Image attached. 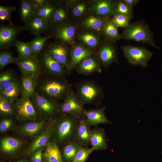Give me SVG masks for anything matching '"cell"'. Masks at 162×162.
Returning a JSON list of instances; mask_svg holds the SVG:
<instances>
[{
    "mask_svg": "<svg viewBox=\"0 0 162 162\" xmlns=\"http://www.w3.org/2000/svg\"><path fill=\"white\" fill-rule=\"evenodd\" d=\"M81 118L74 115H60L53 120V139L58 145H65L75 138Z\"/></svg>",
    "mask_w": 162,
    "mask_h": 162,
    "instance_id": "6da1fadb",
    "label": "cell"
},
{
    "mask_svg": "<svg viewBox=\"0 0 162 162\" xmlns=\"http://www.w3.org/2000/svg\"><path fill=\"white\" fill-rule=\"evenodd\" d=\"M75 89L76 95L84 104H100L104 97L100 86L92 80L80 81L76 85Z\"/></svg>",
    "mask_w": 162,
    "mask_h": 162,
    "instance_id": "7a4b0ae2",
    "label": "cell"
},
{
    "mask_svg": "<svg viewBox=\"0 0 162 162\" xmlns=\"http://www.w3.org/2000/svg\"><path fill=\"white\" fill-rule=\"evenodd\" d=\"M120 39L140 41L158 48L154 42L153 34L148 26L143 22L129 24L121 34Z\"/></svg>",
    "mask_w": 162,
    "mask_h": 162,
    "instance_id": "3957f363",
    "label": "cell"
},
{
    "mask_svg": "<svg viewBox=\"0 0 162 162\" xmlns=\"http://www.w3.org/2000/svg\"><path fill=\"white\" fill-rule=\"evenodd\" d=\"M71 88L66 81L60 79L50 80L41 85L42 92L48 98L56 101L65 98Z\"/></svg>",
    "mask_w": 162,
    "mask_h": 162,
    "instance_id": "277c9868",
    "label": "cell"
},
{
    "mask_svg": "<svg viewBox=\"0 0 162 162\" xmlns=\"http://www.w3.org/2000/svg\"><path fill=\"white\" fill-rule=\"evenodd\" d=\"M84 105L71 88L63 101L58 104V112L61 115H71L82 117L85 110Z\"/></svg>",
    "mask_w": 162,
    "mask_h": 162,
    "instance_id": "5b68a950",
    "label": "cell"
},
{
    "mask_svg": "<svg viewBox=\"0 0 162 162\" xmlns=\"http://www.w3.org/2000/svg\"><path fill=\"white\" fill-rule=\"evenodd\" d=\"M30 99L40 117L50 119L58 112L56 101L46 98L35 91Z\"/></svg>",
    "mask_w": 162,
    "mask_h": 162,
    "instance_id": "8992f818",
    "label": "cell"
},
{
    "mask_svg": "<svg viewBox=\"0 0 162 162\" xmlns=\"http://www.w3.org/2000/svg\"><path fill=\"white\" fill-rule=\"evenodd\" d=\"M124 55L130 64L147 67L148 62L153 55L149 50L143 47L131 45L121 47Z\"/></svg>",
    "mask_w": 162,
    "mask_h": 162,
    "instance_id": "52a82bcc",
    "label": "cell"
},
{
    "mask_svg": "<svg viewBox=\"0 0 162 162\" xmlns=\"http://www.w3.org/2000/svg\"><path fill=\"white\" fill-rule=\"evenodd\" d=\"M14 106L15 113L19 120L35 121L40 117L30 97L22 96Z\"/></svg>",
    "mask_w": 162,
    "mask_h": 162,
    "instance_id": "ba28073f",
    "label": "cell"
},
{
    "mask_svg": "<svg viewBox=\"0 0 162 162\" xmlns=\"http://www.w3.org/2000/svg\"><path fill=\"white\" fill-rule=\"evenodd\" d=\"M78 25L69 21L54 27L52 36L61 43L72 45L75 42Z\"/></svg>",
    "mask_w": 162,
    "mask_h": 162,
    "instance_id": "9c48e42d",
    "label": "cell"
},
{
    "mask_svg": "<svg viewBox=\"0 0 162 162\" xmlns=\"http://www.w3.org/2000/svg\"><path fill=\"white\" fill-rule=\"evenodd\" d=\"M95 55L105 69L112 63H119L117 50L114 42L104 40L102 42Z\"/></svg>",
    "mask_w": 162,
    "mask_h": 162,
    "instance_id": "30bf717a",
    "label": "cell"
},
{
    "mask_svg": "<svg viewBox=\"0 0 162 162\" xmlns=\"http://www.w3.org/2000/svg\"><path fill=\"white\" fill-rule=\"evenodd\" d=\"M62 43H56L50 45L47 52L64 68L68 71L70 62V50Z\"/></svg>",
    "mask_w": 162,
    "mask_h": 162,
    "instance_id": "8fae6325",
    "label": "cell"
},
{
    "mask_svg": "<svg viewBox=\"0 0 162 162\" xmlns=\"http://www.w3.org/2000/svg\"><path fill=\"white\" fill-rule=\"evenodd\" d=\"M116 1L92 0L89 1L88 11L99 16L110 18L113 15Z\"/></svg>",
    "mask_w": 162,
    "mask_h": 162,
    "instance_id": "7c38bea8",
    "label": "cell"
},
{
    "mask_svg": "<svg viewBox=\"0 0 162 162\" xmlns=\"http://www.w3.org/2000/svg\"><path fill=\"white\" fill-rule=\"evenodd\" d=\"M54 131L53 120L47 125L44 129L34 137L26 151V154L31 155L37 149L46 146L52 136Z\"/></svg>",
    "mask_w": 162,
    "mask_h": 162,
    "instance_id": "4fadbf2b",
    "label": "cell"
},
{
    "mask_svg": "<svg viewBox=\"0 0 162 162\" xmlns=\"http://www.w3.org/2000/svg\"><path fill=\"white\" fill-rule=\"evenodd\" d=\"M96 52L79 43L71 45L70 50V62L68 71L75 68L76 65L82 60L90 56L95 55Z\"/></svg>",
    "mask_w": 162,
    "mask_h": 162,
    "instance_id": "5bb4252c",
    "label": "cell"
},
{
    "mask_svg": "<svg viewBox=\"0 0 162 162\" xmlns=\"http://www.w3.org/2000/svg\"><path fill=\"white\" fill-rule=\"evenodd\" d=\"M102 66L100 60L94 55L82 60L76 65L75 69L79 74L88 75L100 73Z\"/></svg>",
    "mask_w": 162,
    "mask_h": 162,
    "instance_id": "9a60e30c",
    "label": "cell"
},
{
    "mask_svg": "<svg viewBox=\"0 0 162 162\" xmlns=\"http://www.w3.org/2000/svg\"><path fill=\"white\" fill-rule=\"evenodd\" d=\"M76 37L80 43L95 52L102 42L100 33L88 30L82 29L77 32Z\"/></svg>",
    "mask_w": 162,
    "mask_h": 162,
    "instance_id": "2e32d148",
    "label": "cell"
},
{
    "mask_svg": "<svg viewBox=\"0 0 162 162\" xmlns=\"http://www.w3.org/2000/svg\"><path fill=\"white\" fill-rule=\"evenodd\" d=\"M21 30L13 25L2 26L0 28V49L8 48L13 44L16 37Z\"/></svg>",
    "mask_w": 162,
    "mask_h": 162,
    "instance_id": "e0dca14e",
    "label": "cell"
},
{
    "mask_svg": "<svg viewBox=\"0 0 162 162\" xmlns=\"http://www.w3.org/2000/svg\"><path fill=\"white\" fill-rule=\"evenodd\" d=\"M83 19L79 26L82 29L93 31L100 33L106 20L109 18H105L99 16L91 13Z\"/></svg>",
    "mask_w": 162,
    "mask_h": 162,
    "instance_id": "ac0fdd59",
    "label": "cell"
},
{
    "mask_svg": "<svg viewBox=\"0 0 162 162\" xmlns=\"http://www.w3.org/2000/svg\"><path fill=\"white\" fill-rule=\"evenodd\" d=\"M14 62L23 74L38 75L40 73V64L36 57L23 58L18 56L15 58Z\"/></svg>",
    "mask_w": 162,
    "mask_h": 162,
    "instance_id": "d6986e66",
    "label": "cell"
},
{
    "mask_svg": "<svg viewBox=\"0 0 162 162\" xmlns=\"http://www.w3.org/2000/svg\"><path fill=\"white\" fill-rule=\"evenodd\" d=\"M106 106L100 108L85 110L83 116L90 126H96L99 124H112L105 114Z\"/></svg>",
    "mask_w": 162,
    "mask_h": 162,
    "instance_id": "ffe728a7",
    "label": "cell"
},
{
    "mask_svg": "<svg viewBox=\"0 0 162 162\" xmlns=\"http://www.w3.org/2000/svg\"><path fill=\"white\" fill-rule=\"evenodd\" d=\"M45 120L25 123L19 127L18 131L23 136H35L43 131L47 126Z\"/></svg>",
    "mask_w": 162,
    "mask_h": 162,
    "instance_id": "44dd1931",
    "label": "cell"
},
{
    "mask_svg": "<svg viewBox=\"0 0 162 162\" xmlns=\"http://www.w3.org/2000/svg\"><path fill=\"white\" fill-rule=\"evenodd\" d=\"M25 23L23 28L29 31L36 37L49 30L51 26L49 23L36 16H33Z\"/></svg>",
    "mask_w": 162,
    "mask_h": 162,
    "instance_id": "7402d4cb",
    "label": "cell"
},
{
    "mask_svg": "<svg viewBox=\"0 0 162 162\" xmlns=\"http://www.w3.org/2000/svg\"><path fill=\"white\" fill-rule=\"evenodd\" d=\"M42 63L45 69L51 74L59 77H62L64 74L65 69L48 52L43 54Z\"/></svg>",
    "mask_w": 162,
    "mask_h": 162,
    "instance_id": "603a6c76",
    "label": "cell"
},
{
    "mask_svg": "<svg viewBox=\"0 0 162 162\" xmlns=\"http://www.w3.org/2000/svg\"><path fill=\"white\" fill-rule=\"evenodd\" d=\"M90 142L95 150H102L108 148L105 129L95 128L91 130Z\"/></svg>",
    "mask_w": 162,
    "mask_h": 162,
    "instance_id": "cb8c5ba5",
    "label": "cell"
},
{
    "mask_svg": "<svg viewBox=\"0 0 162 162\" xmlns=\"http://www.w3.org/2000/svg\"><path fill=\"white\" fill-rule=\"evenodd\" d=\"M90 126L84 117L81 118L76 132L75 138L82 146L88 145L90 142L91 130Z\"/></svg>",
    "mask_w": 162,
    "mask_h": 162,
    "instance_id": "d4e9b609",
    "label": "cell"
},
{
    "mask_svg": "<svg viewBox=\"0 0 162 162\" xmlns=\"http://www.w3.org/2000/svg\"><path fill=\"white\" fill-rule=\"evenodd\" d=\"M46 146L43 153V160L49 162H64L58 145L53 139Z\"/></svg>",
    "mask_w": 162,
    "mask_h": 162,
    "instance_id": "484cf974",
    "label": "cell"
},
{
    "mask_svg": "<svg viewBox=\"0 0 162 162\" xmlns=\"http://www.w3.org/2000/svg\"><path fill=\"white\" fill-rule=\"evenodd\" d=\"M38 75L23 74L20 86L22 96L30 98L35 91Z\"/></svg>",
    "mask_w": 162,
    "mask_h": 162,
    "instance_id": "4316f807",
    "label": "cell"
},
{
    "mask_svg": "<svg viewBox=\"0 0 162 162\" xmlns=\"http://www.w3.org/2000/svg\"><path fill=\"white\" fill-rule=\"evenodd\" d=\"M70 8L65 4L64 5L57 6L51 17L49 24L55 27L68 21Z\"/></svg>",
    "mask_w": 162,
    "mask_h": 162,
    "instance_id": "83f0119b",
    "label": "cell"
},
{
    "mask_svg": "<svg viewBox=\"0 0 162 162\" xmlns=\"http://www.w3.org/2000/svg\"><path fill=\"white\" fill-rule=\"evenodd\" d=\"M82 146L74 138L64 146L60 151L63 161L72 162Z\"/></svg>",
    "mask_w": 162,
    "mask_h": 162,
    "instance_id": "f1b7e54d",
    "label": "cell"
},
{
    "mask_svg": "<svg viewBox=\"0 0 162 162\" xmlns=\"http://www.w3.org/2000/svg\"><path fill=\"white\" fill-rule=\"evenodd\" d=\"M22 144L20 140L11 137H5L1 141V151L5 155L13 154L19 150Z\"/></svg>",
    "mask_w": 162,
    "mask_h": 162,
    "instance_id": "f546056e",
    "label": "cell"
},
{
    "mask_svg": "<svg viewBox=\"0 0 162 162\" xmlns=\"http://www.w3.org/2000/svg\"><path fill=\"white\" fill-rule=\"evenodd\" d=\"M100 34L106 40L115 42L121 39L117 27L112 21L110 18L106 21L100 32Z\"/></svg>",
    "mask_w": 162,
    "mask_h": 162,
    "instance_id": "4dcf8cb0",
    "label": "cell"
},
{
    "mask_svg": "<svg viewBox=\"0 0 162 162\" xmlns=\"http://www.w3.org/2000/svg\"><path fill=\"white\" fill-rule=\"evenodd\" d=\"M57 6L54 3L49 1L46 4L35 10L33 16L38 17L49 23L52 14Z\"/></svg>",
    "mask_w": 162,
    "mask_h": 162,
    "instance_id": "1f68e13d",
    "label": "cell"
},
{
    "mask_svg": "<svg viewBox=\"0 0 162 162\" xmlns=\"http://www.w3.org/2000/svg\"><path fill=\"white\" fill-rule=\"evenodd\" d=\"M20 8V16L25 23L33 16L34 10L31 0H21Z\"/></svg>",
    "mask_w": 162,
    "mask_h": 162,
    "instance_id": "d6a6232c",
    "label": "cell"
},
{
    "mask_svg": "<svg viewBox=\"0 0 162 162\" xmlns=\"http://www.w3.org/2000/svg\"><path fill=\"white\" fill-rule=\"evenodd\" d=\"M13 44L16 48L19 57L23 58L36 57L34 55L29 42L15 40Z\"/></svg>",
    "mask_w": 162,
    "mask_h": 162,
    "instance_id": "836d02e7",
    "label": "cell"
},
{
    "mask_svg": "<svg viewBox=\"0 0 162 162\" xmlns=\"http://www.w3.org/2000/svg\"><path fill=\"white\" fill-rule=\"evenodd\" d=\"M19 84L18 81L10 72L5 71L1 73L0 91Z\"/></svg>",
    "mask_w": 162,
    "mask_h": 162,
    "instance_id": "e575fe53",
    "label": "cell"
},
{
    "mask_svg": "<svg viewBox=\"0 0 162 162\" xmlns=\"http://www.w3.org/2000/svg\"><path fill=\"white\" fill-rule=\"evenodd\" d=\"M116 15L124 16L130 20L133 16L132 8L125 4L123 0H116L113 16Z\"/></svg>",
    "mask_w": 162,
    "mask_h": 162,
    "instance_id": "d590c367",
    "label": "cell"
},
{
    "mask_svg": "<svg viewBox=\"0 0 162 162\" xmlns=\"http://www.w3.org/2000/svg\"><path fill=\"white\" fill-rule=\"evenodd\" d=\"M51 37V35L36 36L29 42L33 52L36 57L42 50L46 41Z\"/></svg>",
    "mask_w": 162,
    "mask_h": 162,
    "instance_id": "8d00e7d4",
    "label": "cell"
},
{
    "mask_svg": "<svg viewBox=\"0 0 162 162\" xmlns=\"http://www.w3.org/2000/svg\"><path fill=\"white\" fill-rule=\"evenodd\" d=\"M20 92L19 84L15 85L0 91V95L14 103Z\"/></svg>",
    "mask_w": 162,
    "mask_h": 162,
    "instance_id": "74e56055",
    "label": "cell"
},
{
    "mask_svg": "<svg viewBox=\"0 0 162 162\" xmlns=\"http://www.w3.org/2000/svg\"><path fill=\"white\" fill-rule=\"evenodd\" d=\"M71 14L75 18L81 17L88 11V4L85 1H79L71 8Z\"/></svg>",
    "mask_w": 162,
    "mask_h": 162,
    "instance_id": "f35d334b",
    "label": "cell"
},
{
    "mask_svg": "<svg viewBox=\"0 0 162 162\" xmlns=\"http://www.w3.org/2000/svg\"><path fill=\"white\" fill-rule=\"evenodd\" d=\"M0 112L1 114L10 115L15 113V106L12 103L4 97L0 95Z\"/></svg>",
    "mask_w": 162,
    "mask_h": 162,
    "instance_id": "ab89813d",
    "label": "cell"
},
{
    "mask_svg": "<svg viewBox=\"0 0 162 162\" xmlns=\"http://www.w3.org/2000/svg\"><path fill=\"white\" fill-rule=\"evenodd\" d=\"M16 8L14 6H0V19L4 21H7L10 25H13L10 20L11 14Z\"/></svg>",
    "mask_w": 162,
    "mask_h": 162,
    "instance_id": "60d3db41",
    "label": "cell"
},
{
    "mask_svg": "<svg viewBox=\"0 0 162 162\" xmlns=\"http://www.w3.org/2000/svg\"><path fill=\"white\" fill-rule=\"evenodd\" d=\"M95 150L92 147L86 148L82 147L72 162H85L89 155Z\"/></svg>",
    "mask_w": 162,
    "mask_h": 162,
    "instance_id": "b9f144b4",
    "label": "cell"
},
{
    "mask_svg": "<svg viewBox=\"0 0 162 162\" xmlns=\"http://www.w3.org/2000/svg\"><path fill=\"white\" fill-rule=\"evenodd\" d=\"M111 20L117 28H127L129 25L130 20L127 17L122 15H113Z\"/></svg>",
    "mask_w": 162,
    "mask_h": 162,
    "instance_id": "7bdbcfd3",
    "label": "cell"
},
{
    "mask_svg": "<svg viewBox=\"0 0 162 162\" xmlns=\"http://www.w3.org/2000/svg\"><path fill=\"white\" fill-rule=\"evenodd\" d=\"M15 58L8 51H3L0 53V68L2 69L9 63L14 62Z\"/></svg>",
    "mask_w": 162,
    "mask_h": 162,
    "instance_id": "ee69618b",
    "label": "cell"
},
{
    "mask_svg": "<svg viewBox=\"0 0 162 162\" xmlns=\"http://www.w3.org/2000/svg\"><path fill=\"white\" fill-rule=\"evenodd\" d=\"M13 122L12 119L8 118H3L0 122V132L3 133L9 130L12 126Z\"/></svg>",
    "mask_w": 162,
    "mask_h": 162,
    "instance_id": "f6af8a7d",
    "label": "cell"
},
{
    "mask_svg": "<svg viewBox=\"0 0 162 162\" xmlns=\"http://www.w3.org/2000/svg\"><path fill=\"white\" fill-rule=\"evenodd\" d=\"M45 147L37 149L31 154V162H43V152Z\"/></svg>",
    "mask_w": 162,
    "mask_h": 162,
    "instance_id": "bcb514c9",
    "label": "cell"
},
{
    "mask_svg": "<svg viewBox=\"0 0 162 162\" xmlns=\"http://www.w3.org/2000/svg\"><path fill=\"white\" fill-rule=\"evenodd\" d=\"M31 1L34 11L46 4L49 2L46 0H31Z\"/></svg>",
    "mask_w": 162,
    "mask_h": 162,
    "instance_id": "7dc6e473",
    "label": "cell"
},
{
    "mask_svg": "<svg viewBox=\"0 0 162 162\" xmlns=\"http://www.w3.org/2000/svg\"><path fill=\"white\" fill-rule=\"evenodd\" d=\"M123 1L125 4L132 8L136 5L139 2L138 0H123Z\"/></svg>",
    "mask_w": 162,
    "mask_h": 162,
    "instance_id": "c3c4849f",
    "label": "cell"
},
{
    "mask_svg": "<svg viewBox=\"0 0 162 162\" xmlns=\"http://www.w3.org/2000/svg\"><path fill=\"white\" fill-rule=\"evenodd\" d=\"M16 162H29L26 159L22 158L18 160Z\"/></svg>",
    "mask_w": 162,
    "mask_h": 162,
    "instance_id": "681fc988",
    "label": "cell"
},
{
    "mask_svg": "<svg viewBox=\"0 0 162 162\" xmlns=\"http://www.w3.org/2000/svg\"><path fill=\"white\" fill-rule=\"evenodd\" d=\"M43 162H49L43 160Z\"/></svg>",
    "mask_w": 162,
    "mask_h": 162,
    "instance_id": "f907efd6",
    "label": "cell"
}]
</instances>
